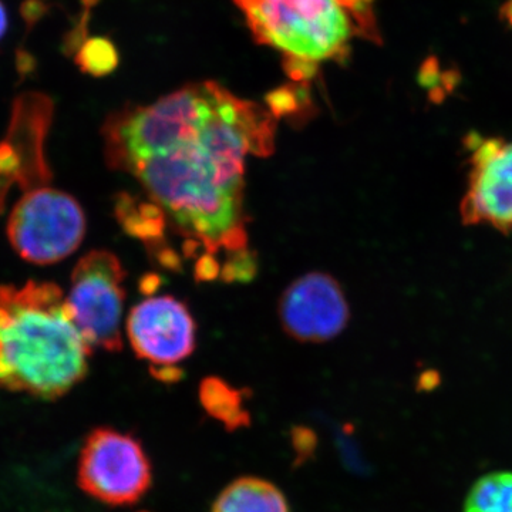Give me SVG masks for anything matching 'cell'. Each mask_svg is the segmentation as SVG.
Instances as JSON below:
<instances>
[{"instance_id": "cell-1", "label": "cell", "mask_w": 512, "mask_h": 512, "mask_svg": "<svg viewBox=\"0 0 512 512\" xmlns=\"http://www.w3.org/2000/svg\"><path fill=\"white\" fill-rule=\"evenodd\" d=\"M279 117L215 82L185 84L153 103L128 104L103 126L111 170L136 178L165 221L202 251L198 281L248 282L247 158L274 153Z\"/></svg>"}, {"instance_id": "cell-2", "label": "cell", "mask_w": 512, "mask_h": 512, "mask_svg": "<svg viewBox=\"0 0 512 512\" xmlns=\"http://www.w3.org/2000/svg\"><path fill=\"white\" fill-rule=\"evenodd\" d=\"M92 352L59 286L0 285V387L57 399L86 377Z\"/></svg>"}, {"instance_id": "cell-3", "label": "cell", "mask_w": 512, "mask_h": 512, "mask_svg": "<svg viewBox=\"0 0 512 512\" xmlns=\"http://www.w3.org/2000/svg\"><path fill=\"white\" fill-rule=\"evenodd\" d=\"M259 45L284 60L293 82L348 59L356 42L382 43L376 0H234Z\"/></svg>"}, {"instance_id": "cell-4", "label": "cell", "mask_w": 512, "mask_h": 512, "mask_svg": "<svg viewBox=\"0 0 512 512\" xmlns=\"http://www.w3.org/2000/svg\"><path fill=\"white\" fill-rule=\"evenodd\" d=\"M8 238L25 261L52 265L72 255L86 235V215L76 198L49 185L26 191L8 221Z\"/></svg>"}, {"instance_id": "cell-5", "label": "cell", "mask_w": 512, "mask_h": 512, "mask_svg": "<svg viewBox=\"0 0 512 512\" xmlns=\"http://www.w3.org/2000/svg\"><path fill=\"white\" fill-rule=\"evenodd\" d=\"M127 272L113 252L94 249L77 262L66 296L67 311L90 348L123 349L121 320Z\"/></svg>"}, {"instance_id": "cell-6", "label": "cell", "mask_w": 512, "mask_h": 512, "mask_svg": "<svg viewBox=\"0 0 512 512\" xmlns=\"http://www.w3.org/2000/svg\"><path fill=\"white\" fill-rule=\"evenodd\" d=\"M77 481L94 500L131 505L151 487L153 467L143 444L133 434L99 427L84 440Z\"/></svg>"}, {"instance_id": "cell-7", "label": "cell", "mask_w": 512, "mask_h": 512, "mask_svg": "<svg viewBox=\"0 0 512 512\" xmlns=\"http://www.w3.org/2000/svg\"><path fill=\"white\" fill-rule=\"evenodd\" d=\"M127 336L140 359L151 365L161 382L173 383L183 372L178 363L194 353L197 325L184 302L170 295L151 296L131 309Z\"/></svg>"}, {"instance_id": "cell-8", "label": "cell", "mask_w": 512, "mask_h": 512, "mask_svg": "<svg viewBox=\"0 0 512 512\" xmlns=\"http://www.w3.org/2000/svg\"><path fill=\"white\" fill-rule=\"evenodd\" d=\"M50 120L52 103L42 94H25L16 101L8 136L0 143V212L13 185L25 192L49 185L45 140Z\"/></svg>"}, {"instance_id": "cell-9", "label": "cell", "mask_w": 512, "mask_h": 512, "mask_svg": "<svg viewBox=\"0 0 512 512\" xmlns=\"http://www.w3.org/2000/svg\"><path fill=\"white\" fill-rule=\"evenodd\" d=\"M278 313L286 335L302 343L329 342L346 329L350 319L339 282L323 272L293 281L281 296Z\"/></svg>"}, {"instance_id": "cell-10", "label": "cell", "mask_w": 512, "mask_h": 512, "mask_svg": "<svg viewBox=\"0 0 512 512\" xmlns=\"http://www.w3.org/2000/svg\"><path fill=\"white\" fill-rule=\"evenodd\" d=\"M473 151L470 188L461 215L468 225L490 222L500 231L512 228V143L501 138L468 137Z\"/></svg>"}, {"instance_id": "cell-11", "label": "cell", "mask_w": 512, "mask_h": 512, "mask_svg": "<svg viewBox=\"0 0 512 512\" xmlns=\"http://www.w3.org/2000/svg\"><path fill=\"white\" fill-rule=\"evenodd\" d=\"M211 512H289V505L281 490L269 481L242 477L218 495Z\"/></svg>"}, {"instance_id": "cell-12", "label": "cell", "mask_w": 512, "mask_h": 512, "mask_svg": "<svg viewBox=\"0 0 512 512\" xmlns=\"http://www.w3.org/2000/svg\"><path fill=\"white\" fill-rule=\"evenodd\" d=\"M200 399L205 412L221 421L229 431L241 429L251 423V414L244 407L241 390L229 386L218 377L202 380Z\"/></svg>"}, {"instance_id": "cell-13", "label": "cell", "mask_w": 512, "mask_h": 512, "mask_svg": "<svg viewBox=\"0 0 512 512\" xmlns=\"http://www.w3.org/2000/svg\"><path fill=\"white\" fill-rule=\"evenodd\" d=\"M117 220L124 231L141 241L151 244L163 239L167 221L154 202H140L130 195H121L116 201Z\"/></svg>"}, {"instance_id": "cell-14", "label": "cell", "mask_w": 512, "mask_h": 512, "mask_svg": "<svg viewBox=\"0 0 512 512\" xmlns=\"http://www.w3.org/2000/svg\"><path fill=\"white\" fill-rule=\"evenodd\" d=\"M464 512H512V471H495L470 488Z\"/></svg>"}, {"instance_id": "cell-15", "label": "cell", "mask_w": 512, "mask_h": 512, "mask_svg": "<svg viewBox=\"0 0 512 512\" xmlns=\"http://www.w3.org/2000/svg\"><path fill=\"white\" fill-rule=\"evenodd\" d=\"M116 47L107 39L87 40L84 45L80 46L79 55H77V63L83 72L93 74V76H106L113 72L117 66Z\"/></svg>"}, {"instance_id": "cell-16", "label": "cell", "mask_w": 512, "mask_h": 512, "mask_svg": "<svg viewBox=\"0 0 512 512\" xmlns=\"http://www.w3.org/2000/svg\"><path fill=\"white\" fill-rule=\"evenodd\" d=\"M6 28H8V18H6V10L0 3V39L5 35Z\"/></svg>"}, {"instance_id": "cell-17", "label": "cell", "mask_w": 512, "mask_h": 512, "mask_svg": "<svg viewBox=\"0 0 512 512\" xmlns=\"http://www.w3.org/2000/svg\"><path fill=\"white\" fill-rule=\"evenodd\" d=\"M141 512H146V511H141Z\"/></svg>"}]
</instances>
